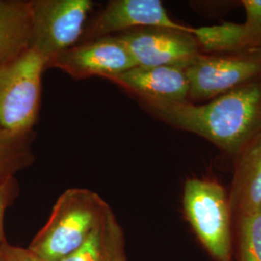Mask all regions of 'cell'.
Returning <instances> with one entry per match:
<instances>
[{"instance_id": "6da1fadb", "label": "cell", "mask_w": 261, "mask_h": 261, "mask_svg": "<svg viewBox=\"0 0 261 261\" xmlns=\"http://www.w3.org/2000/svg\"><path fill=\"white\" fill-rule=\"evenodd\" d=\"M145 112L236 157L261 133V76L203 103L139 101Z\"/></svg>"}, {"instance_id": "7a4b0ae2", "label": "cell", "mask_w": 261, "mask_h": 261, "mask_svg": "<svg viewBox=\"0 0 261 261\" xmlns=\"http://www.w3.org/2000/svg\"><path fill=\"white\" fill-rule=\"evenodd\" d=\"M111 209L91 190L68 189L57 198L47 223L28 248L47 260H64L82 247Z\"/></svg>"}, {"instance_id": "3957f363", "label": "cell", "mask_w": 261, "mask_h": 261, "mask_svg": "<svg viewBox=\"0 0 261 261\" xmlns=\"http://www.w3.org/2000/svg\"><path fill=\"white\" fill-rule=\"evenodd\" d=\"M45 69L43 58L30 48L0 68V130H33Z\"/></svg>"}, {"instance_id": "277c9868", "label": "cell", "mask_w": 261, "mask_h": 261, "mask_svg": "<svg viewBox=\"0 0 261 261\" xmlns=\"http://www.w3.org/2000/svg\"><path fill=\"white\" fill-rule=\"evenodd\" d=\"M183 208L188 222L218 261H231V210L224 187L211 179H189Z\"/></svg>"}, {"instance_id": "5b68a950", "label": "cell", "mask_w": 261, "mask_h": 261, "mask_svg": "<svg viewBox=\"0 0 261 261\" xmlns=\"http://www.w3.org/2000/svg\"><path fill=\"white\" fill-rule=\"evenodd\" d=\"M29 48L47 66L82 40L93 2L90 0H32Z\"/></svg>"}, {"instance_id": "8992f818", "label": "cell", "mask_w": 261, "mask_h": 261, "mask_svg": "<svg viewBox=\"0 0 261 261\" xmlns=\"http://www.w3.org/2000/svg\"><path fill=\"white\" fill-rule=\"evenodd\" d=\"M189 102H208L261 76V47L236 53L199 54L185 66Z\"/></svg>"}, {"instance_id": "52a82bcc", "label": "cell", "mask_w": 261, "mask_h": 261, "mask_svg": "<svg viewBox=\"0 0 261 261\" xmlns=\"http://www.w3.org/2000/svg\"><path fill=\"white\" fill-rule=\"evenodd\" d=\"M137 66L189 64L201 54L191 32L165 28L133 29L117 34Z\"/></svg>"}, {"instance_id": "ba28073f", "label": "cell", "mask_w": 261, "mask_h": 261, "mask_svg": "<svg viewBox=\"0 0 261 261\" xmlns=\"http://www.w3.org/2000/svg\"><path fill=\"white\" fill-rule=\"evenodd\" d=\"M129 50L117 35L81 43L56 57L47 68H58L74 79H103L136 67Z\"/></svg>"}, {"instance_id": "9c48e42d", "label": "cell", "mask_w": 261, "mask_h": 261, "mask_svg": "<svg viewBox=\"0 0 261 261\" xmlns=\"http://www.w3.org/2000/svg\"><path fill=\"white\" fill-rule=\"evenodd\" d=\"M145 28H165L188 31L191 27L178 23L168 16L160 0H112L85 29L82 43Z\"/></svg>"}, {"instance_id": "30bf717a", "label": "cell", "mask_w": 261, "mask_h": 261, "mask_svg": "<svg viewBox=\"0 0 261 261\" xmlns=\"http://www.w3.org/2000/svg\"><path fill=\"white\" fill-rule=\"evenodd\" d=\"M135 95L138 101L185 103L189 101V82L185 66H136L106 77Z\"/></svg>"}, {"instance_id": "8fae6325", "label": "cell", "mask_w": 261, "mask_h": 261, "mask_svg": "<svg viewBox=\"0 0 261 261\" xmlns=\"http://www.w3.org/2000/svg\"><path fill=\"white\" fill-rule=\"evenodd\" d=\"M235 158L228 201L231 215L238 220L261 205V133L250 140Z\"/></svg>"}, {"instance_id": "7c38bea8", "label": "cell", "mask_w": 261, "mask_h": 261, "mask_svg": "<svg viewBox=\"0 0 261 261\" xmlns=\"http://www.w3.org/2000/svg\"><path fill=\"white\" fill-rule=\"evenodd\" d=\"M30 28L29 1L0 0V68L29 48Z\"/></svg>"}, {"instance_id": "4fadbf2b", "label": "cell", "mask_w": 261, "mask_h": 261, "mask_svg": "<svg viewBox=\"0 0 261 261\" xmlns=\"http://www.w3.org/2000/svg\"><path fill=\"white\" fill-rule=\"evenodd\" d=\"M62 261H127L123 229L112 209L82 247Z\"/></svg>"}, {"instance_id": "5bb4252c", "label": "cell", "mask_w": 261, "mask_h": 261, "mask_svg": "<svg viewBox=\"0 0 261 261\" xmlns=\"http://www.w3.org/2000/svg\"><path fill=\"white\" fill-rule=\"evenodd\" d=\"M192 35L196 38L201 54H228L254 48L243 23L224 22L212 27L192 28Z\"/></svg>"}, {"instance_id": "9a60e30c", "label": "cell", "mask_w": 261, "mask_h": 261, "mask_svg": "<svg viewBox=\"0 0 261 261\" xmlns=\"http://www.w3.org/2000/svg\"><path fill=\"white\" fill-rule=\"evenodd\" d=\"M33 130L10 133L0 130V184L20 170L28 168L34 161L32 142Z\"/></svg>"}, {"instance_id": "2e32d148", "label": "cell", "mask_w": 261, "mask_h": 261, "mask_svg": "<svg viewBox=\"0 0 261 261\" xmlns=\"http://www.w3.org/2000/svg\"><path fill=\"white\" fill-rule=\"evenodd\" d=\"M237 221L241 261H261V205Z\"/></svg>"}, {"instance_id": "e0dca14e", "label": "cell", "mask_w": 261, "mask_h": 261, "mask_svg": "<svg viewBox=\"0 0 261 261\" xmlns=\"http://www.w3.org/2000/svg\"><path fill=\"white\" fill-rule=\"evenodd\" d=\"M246 20L243 23L255 47H261V0H243Z\"/></svg>"}, {"instance_id": "ac0fdd59", "label": "cell", "mask_w": 261, "mask_h": 261, "mask_svg": "<svg viewBox=\"0 0 261 261\" xmlns=\"http://www.w3.org/2000/svg\"><path fill=\"white\" fill-rule=\"evenodd\" d=\"M19 183L15 177L0 184V244L6 241L4 231V217L9 207L19 195Z\"/></svg>"}, {"instance_id": "d6986e66", "label": "cell", "mask_w": 261, "mask_h": 261, "mask_svg": "<svg viewBox=\"0 0 261 261\" xmlns=\"http://www.w3.org/2000/svg\"><path fill=\"white\" fill-rule=\"evenodd\" d=\"M0 261H50L39 256L28 248H21L4 241L0 244Z\"/></svg>"}]
</instances>
